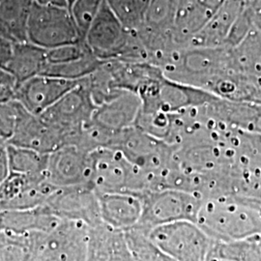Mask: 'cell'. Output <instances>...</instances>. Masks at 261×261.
Returning <instances> with one entry per match:
<instances>
[{"mask_svg": "<svg viewBox=\"0 0 261 261\" xmlns=\"http://www.w3.org/2000/svg\"><path fill=\"white\" fill-rule=\"evenodd\" d=\"M90 226L61 220L48 232L31 234V252L28 261H87Z\"/></svg>", "mask_w": 261, "mask_h": 261, "instance_id": "obj_3", "label": "cell"}, {"mask_svg": "<svg viewBox=\"0 0 261 261\" xmlns=\"http://www.w3.org/2000/svg\"><path fill=\"white\" fill-rule=\"evenodd\" d=\"M6 145H7V142H6L5 140H3L2 139H0V148L4 147V146H6Z\"/></svg>", "mask_w": 261, "mask_h": 261, "instance_id": "obj_35", "label": "cell"}, {"mask_svg": "<svg viewBox=\"0 0 261 261\" xmlns=\"http://www.w3.org/2000/svg\"><path fill=\"white\" fill-rule=\"evenodd\" d=\"M9 164L7 157V145L0 148V185L9 176Z\"/></svg>", "mask_w": 261, "mask_h": 261, "instance_id": "obj_32", "label": "cell"}, {"mask_svg": "<svg viewBox=\"0 0 261 261\" xmlns=\"http://www.w3.org/2000/svg\"><path fill=\"white\" fill-rule=\"evenodd\" d=\"M0 34H1V35H3V36H5V34H4V33H3V31H2V28H1V27H0ZM5 37H6V36H5ZM10 40H11V39H10Z\"/></svg>", "mask_w": 261, "mask_h": 261, "instance_id": "obj_39", "label": "cell"}, {"mask_svg": "<svg viewBox=\"0 0 261 261\" xmlns=\"http://www.w3.org/2000/svg\"><path fill=\"white\" fill-rule=\"evenodd\" d=\"M224 0H179L173 28V40L178 45L191 42L212 19Z\"/></svg>", "mask_w": 261, "mask_h": 261, "instance_id": "obj_14", "label": "cell"}, {"mask_svg": "<svg viewBox=\"0 0 261 261\" xmlns=\"http://www.w3.org/2000/svg\"><path fill=\"white\" fill-rule=\"evenodd\" d=\"M134 34L125 28L103 0L84 36V43L101 61L118 60L130 53Z\"/></svg>", "mask_w": 261, "mask_h": 261, "instance_id": "obj_8", "label": "cell"}, {"mask_svg": "<svg viewBox=\"0 0 261 261\" xmlns=\"http://www.w3.org/2000/svg\"><path fill=\"white\" fill-rule=\"evenodd\" d=\"M32 2L37 3L40 5H54V6L68 7L67 0H32Z\"/></svg>", "mask_w": 261, "mask_h": 261, "instance_id": "obj_33", "label": "cell"}, {"mask_svg": "<svg viewBox=\"0 0 261 261\" xmlns=\"http://www.w3.org/2000/svg\"><path fill=\"white\" fill-rule=\"evenodd\" d=\"M8 144L35 150L44 155H48L65 145L61 133L47 125L39 116L33 115L23 108L13 137Z\"/></svg>", "mask_w": 261, "mask_h": 261, "instance_id": "obj_13", "label": "cell"}, {"mask_svg": "<svg viewBox=\"0 0 261 261\" xmlns=\"http://www.w3.org/2000/svg\"><path fill=\"white\" fill-rule=\"evenodd\" d=\"M32 0H0V27L14 42L28 41V25Z\"/></svg>", "mask_w": 261, "mask_h": 261, "instance_id": "obj_21", "label": "cell"}, {"mask_svg": "<svg viewBox=\"0 0 261 261\" xmlns=\"http://www.w3.org/2000/svg\"><path fill=\"white\" fill-rule=\"evenodd\" d=\"M137 261H175L151 241L149 231L136 225L124 231Z\"/></svg>", "mask_w": 261, "mask_h": 261, "instance_id": "obj_24", "label": "cell"}, {"mask_svg": "<svg viewBox=\"0 0 261 261\" xmlns=\"http://www.w3.org/2000/svg\"><path fill=\"white\" fill-rule=\"evenodd\" d=\"M244 10L242 0H224L212 19L191 40V46L217 48L226 44L234 23Z\"/></svg>", "mask_w": 261, "mask_h": 261, "instance_id": "obj_17", "label": "cell"}, {"mask_svg": "<svg viewBox=\"0 0 261 261\" xmlns=\"http://www.w3.org/2000/svg\"><path fill=\"white\" fill-rule=\"evenodd\" d=\"M28 41L50 49L84 39L68 7L33 3L28 20Z\"/></svg>", "mask_w": 261, "mask_h": 261, "instance_id": "obj_6", "label": "cell"}, {"mask_svg": "<svg viewBox=\"0 0 261 261\" xmlns=\"http://www.w3.org/2000/svg\"><path fill=\"white\" fill-rule=\"evenodd\" d=\"M31 252V234L0 231V261H28Z\"/></svg>", "mask_w": 261, "mask_h": 261, "instance_id": "obj_26", "label": "cell"}, {"mask_svg": "<svg viewBox=\"0 0 261 261\" xmlns=\"http://www.w3.org/2000/svg\"><path fill=\"white\" fill-rule=\"evenodd\" d=\"M152 0H106L114 15L130 32L141 27Z\"/></svg>", "mask_w": 261, "mask_h": 261, "instance_id": "obj_25", "label": "cell"}, {"mask_svg": "<svg viewBox=\"0 0 261 261\" xmlns=\"http://www.w3.org/2000/svg\"><path fill=\"white\" fill-rule=\"evenodd\" d=\"M90 186L98 195L143 196L151 192L149 175L121 151L107 147L90 153Z\"/></svg>", "mask_w": 261, "mask_h": 261, "instance_id": "obj_2", "label": "cell"}, {"mask_svg": "<svg viewBox=\"0 0 261 261\" xmlns=\"http://www.w3.org/2000/svg\"><path fill=\"white\" fill-rule=\"evenodd\" d=\"M67 2H68V7H70V5L74 2V0H67Z\"/></svg>", "mask_w": 261, "mask_h": 261, "instance_id": "obj_36", "label": "cell"}, {"mask_svg": "<svg viewBox=\"0 0 261 261\" xmlns=\"http://www.w3.org/2000/svg\"><path fill=\"white\" fill-rule=\"evenodd\" d=\"M44 206L61 220L81 222L90 227L103 223L99 195L87 185L56 188Z\"/></svg>", "mask_w": 261, "mask_h": 261, "instance_id": "obj_9", "label": "cell"}, {"mask_svg": "<svg viewBox=\"0 0 261 261\" xmlns=\"http://www.w3.org/2000/svg\"><path fill=\"white\" fill-rule=\"evenodd\" d=\"M210 252L237 261H261V235L233 242L213 241Z\"/></svg>", "mask_w": 261, "mask_h": 261, "instance_id": "obj_23", "label": "cell"}, {"mask_svg": "<svg viewBox=\"0 0 261 261\" xmlns=\"http://www.w3.org/2000/svg\"><path fill=\"white\" fill-rule=\"evenodd\" d=\"M206 261H237L231 259V258H227V257H223V256H220V255H217L214 254L212 252H209L208 253V256H207V259Z\"/></svg>", "mask_w": 261, "mask_h": 261, "instance_id": "obj_34", "label": "cell"}, {"mask_svg": "<svg viewBox=\"0 0 261 261\" xmlns=\"http://www.w3.org/2000/svg\"><path fill=\"white\" fill-rule=\"evenodd\" d=\"M18 82L7 70L0 67V103L15 100Z\"/></svg>", "mask_w": 261, "mask_h": 261, "instance_id": "obj_30", "label": "cell"}, {"mask_svg": "<svg viewBox=\"0 0 261 261\" xmlns=\"http://www.w3.org/2000/svg\"><path fill=\"white\" fill-rule=\"evenodd\" d=\"M101 217L103 224L119 230L138 225L142 215L141 196L130 194L99 195Z\"/></svg>", "mask_w": 261, "mask_h": 261, "instance_id": "obj_16", "label": "cell"}, {"mask_svg": "<svg viewBox=\"0 0 261 261\" xmlns=\"http://www.w3.org/2000/svg\"><path fill=\"white\" fill-rule=\"evenodd\" d=\"M257 27H258V30L261 31V19L259 20V22H257Z\"/></svg>", "mask_w": 261, "mask_h": 261, "instance_id": "obj_38", "label": "cell"}, {"mask_svg": "<svg viewBox=\"0 0 261 261\" xmlns=\"http://www.w3.org/2000/svg\"><path fill=\"white\" fill-rule=\"evenodd\" d=\"M90 153L75 145H64L48 154L47 181L56 188L90 186Z\"/></svg>", "mask_w": 261, "mask_h": 261, "instance_id": "obj_10", "label": "cell"}, {"mask_svg": "<svg viewBox=\"0 0 261 261\" xmlns=\"http://www.w3.org/2000/svg\"><path fill=\"white\" fill-rule=\"evenodd\" d=\"M151 241L175 261H206L213 241L194 222L164 224L149 231Z\"/></svg>", "mask_w": 261, "mask_h": 261, "instance_id": "obj_7", "label": "cell"}, {"mask_svg": "<svg viewBox=\"0 0 261 261\" xmlns=\"http://www.w3.org/2000/svg\"><path fill=\"white\" fill-rule=\"evenodd\" d=\"M21 110L22 107L15 100L0 103V139L7 144L14 135Z\"/></svg>", "mask_w": 261, "mask_h": 261, "instance_id": "obj_29", "label": "cell"}, {"mask_svg": "<svg viewBox=\"0 0 261 261\" xmlns=\"http://www.w3.org/2000/svg\"><path fill=\"white\" fill-rule=\"evenodd\" d=\"M60 222L61 219L44 205L27 210H6L1 214V230L20 235L48 232Z\"/></svg>", "mask_w": 261, "mask_h": 261, "instance_id": "obj_18", "label": "cell"}, {"mask_svg": "<svg viewBox=\"0 0 261 261\" xmlns=\"http://www.w3.org/2000/svg\"><path fill=\"white\" fill-rule=\"evenodd\" d=\"M178 3L179 0H152L138 31L141 30L143 36L151 38V43L156 45L168 37L173 40Z\"/></svg>", "mask_w": 261, "mask_h": 261, "instance_id": "obj_20", "label": "cell"}, {"mask_svg": "<svg viewBox=\"0 0 261 261\" xmlns=\"http://www.w3.org/2000/svg\"><path fill=\"white\" fill-rule=\"evenodd\" d=\"M141 106L139 94L123 89L110 100L96 107L91 122L112 134L121 133L135 127Z\"/></svg>", "mask_w": 261, "mask_h": 261, "instance_id": "obj_12", "label": "cell"}, {"mask_svg": "<svg viewBox=\"0 0 261 261\" xmlns=\"http://www.w3.org/2000/svg\"><path fill=\"white\" fill-rule=\"evenodd\" d=\"M16 42L0 34V67L5 68L12 56L13 47Z\"/></svg>", "mask_w": 261, "mask_h": 261, "instance_id": "obj_31", "label": "cell"}, {"mask_svg": "<svg viewBox=\"0 0 261 261\" xmlns=\"http://www.w3.org/2000/svg\"><path fill=\"white\" fill-rule=\"evenodd\" d=\"M82 81H71L51 75H36L18 84L15 101L29 113L40 116Z\"/></svg>", "mask_w": 261, "mask_h": 261, "instance_id": "obj_11", "label": "cell"}, {"mask_svg": "<svg viewBox=\"0 0 261 261\" xmlns=\"http://www.w3.org/2000/svg\"><path fill=\"white\" fill-rule=\"evenodd\" d=\"M95 110L86 79H84L39 117L63 135L65 145H76L85 125L91 121Z\"/></svg>", "mask_w": 261, "mask_h": 261, "instance_id": "obj_5", "label": "cell"}, {"mask_svg": "<svg viewBox=\"0 0 261 261\" xmlns=\"http://www.w3.org/2000/svg\"><path fill=\"white\" fill-rule=\"evenodd\" d=\"M196 223L215 242H233L261 235V200L243 195L206 198Z\"/></svg>", "mask_w": 261, "mask_h": 261, "instance_id": "obj_1", "label": "cell"}, {"mask_svg": "<svg viewBox=\"0 0 261 261\" xmlns=\"http://www.w3.org/2000/svg\"><path fill=\"white\" fill-rule=\"evenodd\" d=\"M143 209L138 226L150 231L164 224L189 221L196 223L203 198L176 189L152 191L141 196Z\"/></svg>", "mask_w": 261, "mask_h": 261, "instance_id": "obj_4", "label": "cell"}, {"mask_svg": "<svg viewBox=\"0 0 261 261\" xmlns=\"http://www.w3.org/2000/svg\"><path fill=\"white\" fill-rule=\"evenodd\" d=\"M103 3V0H74L70 5L69 10L84 40Z\"/></svg>", "mask_w": 261, "mask_h": 261, "instance_id": "obj_27", "label": "cell"}, {"mask_svg": "<svg viewBox=\"0 0 261 261\" xmlns=\"http://www.w3.org/2000/svg\"><path fill=\"white\" fill-rule=\"evenodd\" d=\"M3 210L0 208V231H1V214H2Z\"/></svg>", "mask_w": 261, "mask_h": 261, "instance_id": "obj_37", "label": "cell"}, {"mask_svg": "<svg viewBox=\"0 0 261 261\" xmlns=\"http://www.w3.org/2000/svg\"><path fill=\"white\" fill-rule=\"evenodd\" d=\"M47 49L30 42H16L12 56L5 66L18 84L36 75H43L47 65Z\"/></svg>", "mask_w": 261, "mask_h": 261, "instance_id": "obj_19", "label": "cell"}, {"mask_svg": "<svg viewBox=\"0 0 261 261\" xmlns=\"http://www.w3.org/2000/svg\"><path fill=\"white\" fill-rule=\"evenodd\" d=\"M89 53L91 51L84 43V40L73 44L54 47L47 49V65H57L70 62L72 60L84 57Z\"/></svg>", "mask_w": 261, "mask_h": 261, "instance_id": "obj_28", "label": "cell"}, {"mask_svg": "<svg viewBox=\"0 0 261 261\" xmlns=\"http://www.w3.org/2000/svg\"><path fill=\"white\" fill-rule=\"evenodd\" d=\"M47 156L35 150L7 144L10 173L20 175H46Z\"/></svg>", "mask_w": 261, "mask_h": 261, "instance_id": "obj_22", "label": "cell"}, {"mask_svg": "<svg viewBox=\"0 0 261 261\" xmlns=\"http://www.w3.org/2000/svg\"><path fill=\"white\" fill-rule=\"evenodd\" d=\"M87 261H137L123 230L107 224L90 227Z\"/></svg>", "mask_w": 261, "mask_h": 261, "instance_id": "obj_15", "label": "cell"}]
</instances>
